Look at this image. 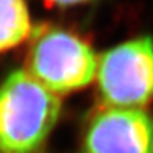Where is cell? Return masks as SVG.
<instances>
[{
	"label": "cell",
	"instance_id": "cell-1",
	"mask_svg": "<svg viewBox=\"0 0 153 153\" xmlns=\"http://www.w3.org/2000/svg\"><path fill=\"white\" fill-rule=\"evenodd\" d=\"M61 111V101L24 69L0 86V150L31 153L44 143Z\"/></svg>",
	"mask_w": 153,
	"mask_h": 153
},
{
	"label": "cell",
	"instance_id": "cell-2",
	"mask_svg": "<svg viewBox=\"0 0 153 153\" xmlns=\"http://www.w3.org/2000/svg\"><path fill=\"white\" fill-rule=\"evenodd\" d=\"M98 90L107 108H138L153 100V38L129 40L107 50L97 68Z\"/></svg>",
	"mask_w": 153,
	"mask_h": 153
},
{
	"label": "cell",
	"instance_id": "cell-3",
	"mask_svg": "<svg viewBox=\"0 0 153 153\" xmlns=\"http://www.w3.org/2000/svg\"><path fill=\"white\" fill-rule=\"evenodd\" d=\"M97 68L95 53L85 41L62 30H49L32 45L26 71L57 95L86 88Z\"/></svg>",
	"mask_w": 153,
	"mask_h": 153
},
{
	"label": "cell",
	"instance_id": "cell-4",
	"mask_svg": "<svg viewBox=\"0 0 153 153\" xmlns=\"http://www.w3.org/2000/svg\"><path fill=\"white\" fill-rule=\"evenodd\" d=\"M82 153H153V117L138 108H107L88 121Z\"/></svg>",
	"mask_w": 153,
	"mask_h": 153
},
{
	"label": "cell",
	"instance_id": "cell-5",
	"mask_svg": "<svg viewBox=\"0 0 153 153\" xmlns=\"http://www.w3.org/2000/svg\"><path fill=\"white\" fill-rule=\"evenodd\" d=\"M31 21L24 0H0V52L16 47L28 36Z\"/></svg>",
	"mask_w": 153,
	"mask_h": 153
},
{
	"label": "cell",
	"instance_id": "cell-6",
	"mask_svg": "<svg viewBox=\"0 0 153 153\" xmlns=\"http://www.w3.org/2000/svg\"><path fill=\"white\" fill-rule=\"evenodd\" d=\"M48 1L59 6H71L81 4V2H85V1H88V0H48Z\"/></svg>",
	"mask_w": 153,
	"mask_h": 153
}]
</instances>
